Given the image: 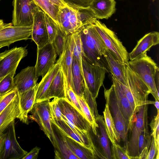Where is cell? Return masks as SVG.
Listing matches in <instances>:
<instances>
[{
	"instance_id": "1",
	"label": "cell",
	"mask_w": 159,
	"mask_h": 159,
	"mask_svg": "<svg viewBox=\"0 0 159 159\" xmlns=\"http://www.w3.org/2000/svg\"><path fill=\"white\" fill-rule=\"evenodd\" d=\"M80 31L82 57L90 64L105 67L108 70L103 57L107 48L92 24L83 26Z\"/></svg>"
},
{
	"instance_id": "2",
	"label": "cell",
	"mask_w": 159,
	"mask_h": 159,
	"mask_svg": "<svg viewBox=\"0 0 159 159\" xmlns=\"http://www.w3.org/2000/svg\"><path fill=\"white\" fill-rule=\"evenodd\" d=\"M128 65L148 86L155 100L159 101V93L154 82L155 73L158 67L154 61L146 53L138 59L129 61Z\"/></svg>"
},
{
	"instance_id": "3",
	"label": "cell",
	"mask_w": 159,
	"mask_h": 159,
	"mask_svg": "<svg viewBox=\"0 0 159 159\" xmlns=\"http://www.w3.org/2000/svg\"><path fill=\"white\" fill-rule=\"evenodd\" d=\"M148 105L140 106L135 114L134 119L129 128V139L124 147L130 159H138V140L142 131L148 127Z\"/></svg>"
},
{
	"instance_id": "4",
	"label": "cell",
	"mask_w": 159,
	"mask_h": 159,
	"mask_svg": "<svg viewBox=\"0 0 159 159\" xmlns=\"http://www.w3.org/2000/svg\"><path fill=\"white\" fill-rule=\"evenodd\" d=\"M12 2V25L32 27L35 14L41 9L33 0H13Z\"/></svg>"
},
{
	"instance_id": "5",
	"label": "cell",
	"mask_w": 159,
	"mask_h": 159,
	"mask_svg": "<svg viewBox=\"0 0 159 159\" xmlns=\"http://www.w3.org/2000/svg\"><path fill=\"white\" fill-rule=\"evenodd\" d=\"M92 24L107 48L111 50L119 60L126 65H128L129 61L128 53L114 32L97 19Z\"/></svg>"
},
{
	"instance_id": "6",
	"label": "cell",
	"mask_w": 159,
	"mask_h": 159,
	"mask_svg": "<svg viewBox=\"0 0 159 159\" xmlns=\"http://www.w3.org/2000/svg\"><path fill=\"white\" fill-rule=\"evenodd\" d=\"M49 100L34 103L30 111L31 115L28 116L38 124L55 148L56 141L51 125Z\"/></svg>"
},
{
	"instance_id": "7",
	"label": "cell",
	"mask_w": 159,
	"mask_h": 159,
	"mask_svg": "<svg viewBox=\"0 0 159 159\" xmlns=\"http://www.w3.org/2000/svg\"><path fill=\"white\" fill-rule=\"evenodd\" d=\"M82 65L85 83L93 97L96 99L108 70L104 66L90 64L83 56Z\"/></svg>"
},
{
	"instance_id": "8",
	"label": "cell",
	"mask_w": 159,
	"mask_h": 159,
	"mask_svg": "<svg viewBox=\"0 0 159 159\" xmlns=\"http://www.w3.org/2000/svg\"><path fill=\"white\" fill-rule=\"evenodd\" d=\"M104 96L106 102L108 103L116 129L120 139L125 143V146L128 140L129 126L117 102L113 84L109 89H104Z\"/></svg>"
},
{
	"instance_id": "9",
	"label": "cell",
	"mask_w": 159,
	"mask_h": 159,
	"mask_svg": "<svg viewBox=\"0 0 159 159\" xmlns=\"http://www.w3.org/2000/svg\"><path fill=\"white\" fill-rule=\"evenodd\" d=\"M127 84L126 86L139 107L145 104H154V102L148 100L150 92L140 77L126 66Z\"/></svg>"
},
{
	"instance_id": "10",
	"label": "cell",
	"mask_w": 159,
	"mask_h": 159,
	"mask_svg": "<svg viewBox=\"0 0 159 159\" xmlns=\"http://www.w3.org/2000/svg\"><path fill=\"white\" fill-rule=\"evenodd\" d=\"M26 47H15L0 53V81L11 73L16 71L21 60L28 54Z\"/></svg>"
},
{
	"instance_id": "11",
	"label": "cell",
	"mask_w": 159,
	"mask_h": 159,
	"mask_svg": "<svg viewBox=\"0 0 159 159\" xmlns=\"http://www.w3.org/2000/svg\"><path fill=\"white\" fill-rule=\"evenodd\" d=\"M63 117L83 132H89L91 126L86 118L66 98H57Z\"/></svg>"
},
{
	"instance_id": "12",
	"label": "cell",
	"mask_w": 159,
	"mask_h": 159,
	"mask_svg": "<svg viewBox=\"0 0 159 159\" xmlns=\"http://www.w3.org/2000/svg\"><path fill=\"white\" fill-rule=\"evenodd\" d=\"M57 22L60 30L66 35L80 30L82 27L78 21L76 8L68 5L59 7Z\"/></svg>"
},
{
	"instance_id": "13",
	"label": "cell",
	"mask_w": 159,
	"mask_h": 159,
	"mask_svg": "<svg viewBox=\"0 0 159 159\" xmlns=\"http://www.w3.org/2000/svg\"><path fill=\"white\" fill-rule=\"evenodd\" d=\"M95 120L98 125L96 135L92 133L91 128L90 129L91 132L89 130V133L101 159H112L109 140L106 130L103 117L99 115Z\"/></svg>"
},
{
	"instance_id": "14",
	"label": "cell",
	"mask_w": 159,
	"mask_h": 159,
	"mask_svg": "<svg viewBox=\"0 0 159 159\" xmlns=\"http://www.w3.org/2000/svg\"><path fill=\"white\" fill-rule=\"evenodd\" d=\"M5 131V142L1 159H22L28 152L21 148L16 140L15 121Z\"/></svg>"
},
{
	"instance_id": "15",
	"label": "cell",
	"mask_w": 159,
	"mask_h": 159,
	"mask_svg": "<svg viewBox=\"0 0 159 159\" xmlns=\"http://www.w3.org/2000/svg\"><path fill=\"white\" fill-rule=\"evenodd\" d=\"M32 28L30 26H15L12 23L7 24L0 29V49L16 42L29 39Z\"/></svg>"
},
{
	"instance_id": "16",
	"label": "cell",
	"mask_w": 159,
	"mask_h": 159,
	"mask_svg": "<svg viewBox=\"0 0 159 159\" xmlns=\"http://www.w3.org/2000/svg\"><path fill=\"white\" fill-rule=\"evenodd\" d=\"M57 55L52 43H48L41 48H37L35 67L38 78H43L55 64Z\"/></svg>"
},
{
	"instance_id": "17",
	"label": "cell",
	"mask_w": 159,
	"mask_h": 159,
	"mask_svg": "<svg viewBox=\"0 0 159 159\" xmlns=\"http://www.w3.org/2000/svg\"><path fill=\"white\" fill-rule=\"evenodd\" d=\"M73 39L72 34L67 36L64 50L61 58L57 62L59 63L64 75L66 88L73 87L72 65L73 59Z\"/></svg>"
},
{
	"instance_id": "18",
	"label": "cell",
	"mask_w": 159,
	"mask_h": 159,
	"mask_svg": "<svg viewBox=\"0 0 159 159\" xmlns=\"http://www.w3.org/2000/svg\"><path fill=\"white\" fill-rule=\"evenodd\" d=\"M111 78L117 102L129 129L134 119L135 114H134L130 104L126 96L122 84L112 75Z\"/></svg>"
},
{
	"instance_id": "19",
	"label": "cell",
	"mask_w": 159,
	"mask_h": 159,
	"mask_svg": "<svg viewBox=\"0 0 159 159\" xmlns=\"http://www.w3.org/2000/svg\"><path fill=\"white\" fill-rule=\"evenodd\" d=\"M32 28L31 38L37 44V48H41L49 43L45 13L41 10L35 14Z\"/></svg>"
},
{
	"instance_id": "20",
	"label": "cell",
	"mask_w": 159,
	"mask_h": 159,
	"mask_svg": "<svg viewBox=\"0 0 159 159\" xmlns=\"http://www.w3.org/2000/svg\"><path fill=\"white\" fill-rule=\"evenodd\" d=\"M38 78L35 66H28L14 78L15 89L18 93L25 92L37 84Z\"/></svg>"
},
{
	"instance_id": "21",
	"label": "cell",
	"mask_w": 159,
	"mask_h": 159,
	"mask_svg": "<svg viewBox=\"0 0 159 159\" xmlns=\"http://www.w3.org/2000/svg\"><path fill=\"white\" fill-rule=\"evenodd\" d=\"M103 57L107 63L109 71L112 76L120 83L127 86V65L119 60L107 48L105 51Z\"/></svg>"
},
{
	"instance_id": "22",
	"label": "cell",
	"mask_w": 159,
	"mask_h": 159,
	"mask_svg": "<svg viewBox=\"0 0 159 159\" xmlns=\"http://www.w3.org/2000/svg\"><path fill=\"white\" fill-rule=\"evenodd\" d=\"M159 43V33L157 31H152L145 35L139 40L135 48L129 54L130 61L138 59L142 57L152 46Z\"/></svg>"
},
{
	"instance_id": "23",
	"label": "cell",
	"mask_w": 159,
	"mask_h": 159,
	"mask_svg": "<svg viewBox=\"0 0 159 159\" xmlns=\"http://www.w3.org/2000/svg\"><path fill=\"white\" fill-rule=\"evenodd\" d=\"M38 84L33 88L22 93H18L20 115L18 119L23 123H29L28 113L34 103Z\"/></svg>"
},
{
	"instance_id": "24",
	"label": "cell",
	"mask_w": 159,
	"mask_h": 159,
	"mask_svg": "<svg viewBox=\"0 0 159 159\" xmlns=\"http://www.w3.org/2000/svg\"><path fill=\"white\" fill-rule=\"evenodd\" d=\"M56 141L54 148L56 159H79L70 150L64 137L62 132L51 122Z\"/></svg>"
},
{
	"instance_id": "25",
	"label": "cell",
	"mask_w": 159,
	"mask_h": 159,
	"mask_svg": "<svg viewBox=\"0 0 159 159\" xmlns=\"http://www.w3.org/2000/svg\"><path fill=\"white\" fill-rule=\"evenodd\" d=\"M18 93L0 114V134L3 133L20 115Z\"/></svg>"
},
{
	"instance_id": "26",
	"label": "cell",
	"mask_w": 159,
	"mask_h": 159,
	"mask_svg": "<svg viewBox=\"0 0 159 159\" xmlns=\"http://www.w3.org/2000/svg\"><path fill=\"white\" fill-rule=\"evenodd\" d=\"M115 0H92L89 7L97 19H108L116 11Z\"/></svg>"
},
{
	"instance_id": "27",
	"label": "cell",
	"mask_w": 159,
	"mask_h": 159,
	"mask_svg": "<svg viewBox=\"0 0 159 159\" xmlns=\"http://www.w3.org/2000/svg\"><path fill=\"white\" fill-rule=\"evenodd\" d=\"M66 94L64 77L60 67L47 92L45 101L52 98H66Z\"/></svg>"
},
{
	"instance_id": "28",
	"label": "cell",
	"mask_w": 159,
	"mask_h": 159,
	"mask_svg": "<svg viewBox=\"0 0 159 159\" xmlns=\"http://www.w3.org/2000/svg\"><path fill=\"white\" fill-rule=\"evenodd\" d=\"M60 67L59 63L56 61L38 84L34 103L45 101L47 92Z\"/></svg>"
},
{
	"instance_id": "29",
	"label": "cell",
	"mask_w": 159,
	"mask_h": 159,
	"mask_svg": "<svg viewBox=\"0 0 159 159\" xmlns=\"http://www.w3.org/2000/svg\"><path fill=\"white\" fill-rule=\"evenodd\" d=\"M62 132L69 148L79 159H97L90 149Z\"/></svg>"
},
{
	"instance_id": "30",
	"label": "cell",
	"mask_w": 159,
	"mask_h": 159,
	"mask_svg": "<svg viewBox=\"0 0 159 159\" xmlns=\"http://www.w3.org/2000/svg\"><path fill=\"white\" fill-rule=\"evenodd\" d=\"M72 90L78 97H83L86 86L82 70L73 57L72 65Z\"/></svg>"
},
{
	"instance_id": "31",
	"label": "cell",
	"mask_w": 159,
	"mask_h": 159,
	"mask_svg": "<svg viewBox=\"0 0 159 159\" xmlns=\"http://www.w3.org/2000/svg\"><path fill=\"white\" fill-rule=\"evenodd\" d=\"M103 113L105 129L109 140L111 143L116 142H120L121 139L120 136L116 129L107 102H106L105 106Z\"/></svg>"
},
{
	"instance_id": "32",
	"label": "cell",
	"mask_w": 159,
	"mask_h": 159,
	"mask_svg": "<svg viewBox=\"0 0 159 159\" xmlns=\"http://www.w3.org/2000/svg\"><path fill=\"white\" fill-rule=\"evenodd\" d=\"M51 122L54 124L64 134L70 137L80 144L90 149L92 151L86 142L83 139L79 136L64 120H56L51 118Z\"/></svg>"
},
{
	"instance_id": "33",
	"label": "cell",
	"mask_w": 159,
	"mask_h": 159,
	"mask_svg": "<svg viewBox=\"0 0 159 159\" xmlns=\"http://www.w3.org/2000/svg\"><path fill=\"white\" fill-rule=\"evenodd\" d=\"M33 0L41 10L51 17L57 25L59 7L53 4L50 0Z\"/></svg>"
},
{
	"instance_id": "34",
	"label": "cell",
	"mask_w": 159,
	"mask_h": 159,
	"mask_svg": "<svg viewBox=\"0 0 159 159\" xmlns=\"http://www.w3.org/2000/svg\"><path fill=\"white\" fill-rule=\"evenodd\" d=\"M78 21L82 27L93 24L97 19L94 14L89 7L76 8Z\"/></svg>"
},
{
	"instance_id": "35",
	"label": "cell",
	"mask_w": 159,
	"mask_h": 159,
	"mask_svg": "<svg viewBox=\"0 0 159 159\" xmlns=\"http://www.w3.org/2000/svg\"><path fill=\"white\" fill-rule=\"evenodd\" d=\"M77 97L85 117L91 125L92 132L95 135L96 134V129L98 127L95 119L89 106L84 98L77 96Z\"/></svg>"
},
{
	"instance_id": "36",
	"label": "cell",
	"mask_w": 159,
	"mask_h": 159,
	"mask_svg": "<svg viewBox=\"0 0 159 159\" xmlns=\"http://www.w3.org/2000/svg\"><path fill=\"white\" fill-rule=\"evenodd\" d=\"M72 34L73 39V57L82 70V49L80 31L79 30L75 32Z\"/></svg>"
},
{
	"instance_id": "37",
	"label": "cell",
	"mask_w": 159,
	"mask_h": 159,
	"mask_svg": "<svg viewBox=\"0 0 159 159\" xmlns=\"http://www.w3.org/2000/svg\"><path fill=\"white\" fill-rule=\"evenodd\" d=\"M67 36L64 34L58 26L57 34L52 43L57 54L59 56L58 60L60 59L62 57Z\"/></svg>"
},
{
	"instance_id": "38",
	"label": "cell",
	"mask_w": 159,
	"mask_h": 159,
	"mask_svg": "<svg viewBox=\"0 0 159 159\" xmlns=\"http://www.w3.org/2000/svg\"><path fill=\"white\" fill-rule=\"evenodd\" d=\"M16 71L8 74L0 81V96H2L15 89L14 76Z\"/></svg>"
},
{
	"instance_id": "39",
	"label": "cell",
	"mask_w": 159,
	"mask_h": 159,
	"mask_svg": "<svg viewBox=\"0 0 159 159\" xmlns=\"http://www.w3.org/2000/svg\"><path fill=\"white\" fill-rule=\"evenodd\" d=\"M152 138V136L149 132L148 127L142 131L138 140L139 156L142 150L145 148H149L151 144Z\"/></svg>"
},
{
	"instance_id": "40",
	"label": "cell",
	"mask_w": 159,
	"mask_h": 159,
	"mask_svg": "<svg viewBox=\"0 0 159 159\" xmlns=\"http://www.w3.org/2000/svg\"><path fill=\"white\" fill-rule=\"evenodd\" d=\"M111 150L112 159H130L125 148L116 142L111 143Z\"/></svg>"
},
{
	"instance_id": "41",
	"label": "cell",
	"mask_w": 159,
	"mask_h": 159,
	"mask_svg": "<svg viewBox=\"0 0 159 159\" xmlns=\"http://www.w3.org/2000/svg\"><path fill=\"white\" fill-rule=\"evenodd\" d=\"M45 18L49 42L52 43L57 34L58 26L51 17L45 13Z\"/></svg>"
},
{
	"instance_id": "42",
	"label": "cell",
	"mask_w": 159,
	"mask_h": 159,
	"mask_svg": "<svg viewBox=\"0 0 159 159\" xmlns=\"http://www.w3.org/2000/svg\"><path fill=\"white\" fill-rule=\"evenodd\" d=\"M159 111L154 116L149 124L152 131L151 135L154 138L157 152L159 151Z\"/></svg>"
},
{
	"instance_id": "43",
	"label": "cell",
	"mask_w": 159,
	"mask_h": 159,
	"mask_svg": "<svg viewBox=\"0 0 159 159\" xmlns=\"http://www.w3.org/2000/svg\"><path fill=\"white\" fill-rule=\"evenodd\" d=\"M51 118L56 120H64L59 107L58 104L57 98H54L49 102Z\"/></svg>"
},
{
	"instance_id": "44",
	"label": "cell",
	"mask_w": 159,
	"mask_h": 159,
	"mask_svg": "<svg viewBox=\"0 0 159 159\" xmlns=\"http://www.w3.org/2000/svg\"><path fill=\"white\" fill-rule=\"evenodd\" d=\"M66 98L85 117L79 104L77 95L70 88H66Z\"/></svg>"
},
{
	"instance_id": "45",
	"label": "cell",
	"mask_w": 159,
	"mask_h": 159,
	"mask_svg": "<svg viewBox=\"0 0 159 159\" xmlns=\"http://www.w3.org/2000/svg\"><path fill=\"white\" fill-rule=\"evenodd\" d=\"M17 93L15 89L0 97V114L9 105Z\"/></svg>"
},
{
	"instance_id": "46",
	"label": "cell",
	"mask_w": 159,
	"mask_h": 159,
	"mask_svg": "<svg viewBox=\"0 0 159 159\" xmlns=\"http://www.w3.org/2000/svg\"><path fill=\"white\" fill-rule=\"evenodd\" d=\"M68 6L74 8L89 7L92 0H63Z\"/></svg>"
},
{
	"instance_id": "47",
	"label": "cell",
	"mask_w": 159,
	"mask_h": 159,
	"mask_svg": "<svg viewBox=\"0 0 159 159\" xmlns=\"http://www.w3.org/2000/svg\"><path fill=\"white\" fill-rule=\"evenodd\" d=\"M150 148L148 150L146 159H159V153L157 152V147L153 137L152 136Z\"/></svg>"
},
{
	"instance_id": "48",
	"label": "cell",
	"mask_w": 159,
	"mask_h": 159,
	"mask_svg": "<svg viewBox=\"0 0 159 159\" xmlns=\"http://www.w3.org/2000/svg\"><path fill=\"white\" fill-rule=\"evenodd\" d=\"M41 148L36 146L23 157L22 159H37Z\"/></svg>"
},
{
	"instance_id": "49",
	"label": "cell",
	"mask_w": 159,
	"mask_h": 159,
	"mask_svg": "<svg viewBox=\"0 0 159 159\" xmlns=\"http://www.w3.org/2000/svg\"><path fill=\"white\" fill-rule=\"evenodd\" d=\"M5 139V134H0V159H1L3 151Z\"/></svg>"
},
{
	"instance_id": "50",
	"label": "cell",
	"mask_w": 159,
	"mask_h": 159,
	"mask_svg": "<svg viewBox=\"0 0 159 159\" xmlns=\"http://www.w3.org/2000/svg\"><path fill=\"white\" fill-rule=\"evenodd\" d=\"M154 82L157 92L159 93V69L158 68L156 71L154 78Z\"/></svg>"
},
{
	"instance_id": "51",
	"label": "cell",
	"mask_w": 159,
	"mask_h": 159,
	"mask_svg": "<svg viewBox=\"0 0 159 159\" xmlns=\"http://www.w3.org/2000/svg\"><path fill=\"white\" fill-rule=\"evenodd\" d=\"M53 4L59 7H62L67 5L63 0H50Z\"/></svg>"
},
{
	"instance_id": "52",
	"label": "cell",
	"mask_w": 159,
	"mask_h": 159,
	"mask_svg": "<svg viewBox=\"0 0 159 159\" xmlns=\"http://www.w3.org/2000/svg\"><path fill=\"white\" fill-rule=\"evenodd\" d=\"M154 104L157 110V111H159V102L157 100H155Z\"/></svg>"
},
{
	"instance_id": "53",
	"label": "cell",
	"mask_w": 159,
	"mask_h": 159,
	"mask_svg": "<svg viewBox=\"0 0 159 159\" xmlns=\"http://www.w3.org/2000/svg\"><path fill=\"white\" fill-rule=\"evenodd\" d=\"M7 24L4 23L3 20L0 19V29L7 25Z\"/></svg>"
},
{
	"instance_id": "54",
	"label": "cell",
	"mask_w": 159,
	"mask_h": 159,
	"mask_svg": "<svg viewBox=\"0 0 159 159\" xmlns=\"http://www.w3.org/2000/svg\"></svg>"
},
{
	"instance_id": "55",
	"label": "cell",
	"mask_w": 159,
	"mask_h": 159,
	"mask_svg": "<svg viewBox=\"0 0 159 159\" xmlns=\"http://www.w3.org/2000/svg\"></svg>"
}]
</instances>
